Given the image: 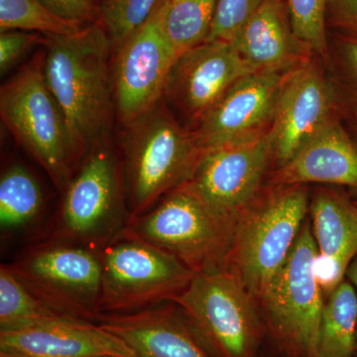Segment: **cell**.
<instances>
[{
    "label": "cell",
    "instance_id": "e575fe53",
    "mask_svg": "<svg viewBox=\"0 0 357 357\" xmlns=\"http://www.w3.org/2000/svg\"><path fill=\"white\" fill-rule=\"evenodd\" d=\"M0 357H32L21 352L0 349Z\"/></svg>",
    "mask_w": 357,
    "mask_h": 357
},
{
    "label": "cell",
    "instance_id": "ba28073f",
    "mask_svg": "<svg viewBox=\"0 0 357 357\" xmlns=\"http://www.w3.org/2000/svg\"><path fill=\"white\" fill-rule=\"evenodd\" d=\"M317 256L311 222L306 220L287 261L257 302L267 332L288 357H318L325 301Z\"/></svg>",
    "mask_w": 357,
    "mask_h": 357
},
{
    "label": "cell",
    "instance_id": "7402d4cb",
    "mask_svg": "<svg viewBox=\"0 0 357 357\" xmlns=\"http://www.w3.org/2000/svg\"><path fill=\"white\" fill-rule=\"evenodd\" d=\"M76 319L61 314L34 295L13 273L8 264L0 267V332L22 330ZM79 321V319H77Z\"/></svg>",
    "mask_w": 357,
    "mask_h": 357
},
{
    "label": "cell",
    "instance_id": "603a6c76",
    "mask_svg": "<svg viewBox=\"0 0 357 357\" xmlns=\"http://www.w3.org/2000/svg\"><path fill=\"white\" fill-rule=\"evenodd\" d=\"M43 194L29 170L13 165L0 178V225L2 231H15L31 225L41 213Z\"/></svg>",
    "mask_w": 357,
    "mask_h": 357
},
{
    "label": "cell",
    "instance_id": "5bb4252c",
    "mask_svg": "<svg viewBox=\"0 0 357 357\" xmlns=\"http://www.w3.org/2000/svg\"><path fill=\"white\" fill-rule=\"evenodd\" d=\"M289 72H255L238 79L192 131L199 147L204 151L270 129Z\"/></svg>",
    "mask_w": 357,
    "mask_h": 357
},
{
    "label": "cell",
    "instance_id": "ffe728a7",
    "mask_svg": "<svg viewBox=\"0 0 357 357\" xmlns=\"http://www.w3.org/2000/svg\"><path fill=\"white\" fill-rule=\"evenodd\" d=\"M231 43L253 72H289L314 55L294 33L283 0H265Z\"/></svg>",
    "mask_w": 357,
    "mask_h": 357
},
{
    "label": "cell",
    "instance_id": "30bf717a",
    "mask_svg": "<svg viewBox=\"0 0 357 357\" xmlns=\"http://www.w3.org/2000/svg\"><path fill=\"white\" fill-rule=\"evenodd\" d=\"M8 266L56 311L79 321L100 323L102 265L96 251L49 239L28 249Z\"/></svg>",
    "mask_w": 357,
    "mask_h": 357
},
{
    "label": "cell",
    "instance_id": "8d00e7d4",
    "mask_svg": "<svg viewBox=\"0 0 357 357\" xmlns=\"http://www.w3.org/2000/svg\"><path fill=\"white\" fill-rule=\"evenodd\" d=\"M354 203H356L357 204V199H356V201H354Z\"/></svg>",
    "mask_w": 357,
    "mask_h": 357
},
{
    "label": "cell",
    "instance_id": "4fadbf2b",
    "mask_svg": "<svg viewBox=\"0 0 357 357\" xmlns=\"http://www.w3.org/2000/svg\"><path fill=\"white\" fill-rule=\"evenodd\" d=\"M253 72L230 42L206 41L178 56L164 96L199 122L241 77Z\"/></svg>",
    "mask_w": 357,
    "mask_h": 357
},
{
    "label": "cell",
    "instance_id": "ac0fdd59",
    "mask_svg": "<svg viewBox=\"0 0 357 357\" xmlns=\"http://www.w3.org/2000/svg\"><path fill=\"white\" fill-rule=\"evenodd\" d=\"M98 324L139 357H211L175 303L129 314H105Z\"/></svg>",
    "mask_w": 357,
    "mask_h": 357
},
{
    "label": "cell",
    "instance_id": "484cf974",
    "mask_svg": "<svg viewBox=\"0 0 357 357\" xmlns=\"http://www.w3.org/2000/svg\"><path fill=\"white\" fill-rule=\"evenodd\" d=\"M162 0H105L100 7L102 25L112 46L119 50L149 20Z\"/></svg>",
    "mask_w": 357,
    "mask_h": 357
},
{
    "label": "cell",
    "instance_id": "7a4b0ae2",
    "mask_svg": "<svg viewBox=\"0 0 357 357\" xmlns=\"http://www.w3.org/2000/svg\"><path fill=\"white\" fill-rule=\"evenodd\" d=\"M306 185H272L236 223L227 269L256 303L287 261L309 213Z\"/></svg>",
    "mask_w": 357,
    "mask_h": 357
},
{
    "label": "cell",
    "instance_id": "2e32d148",
    "mask_svg": "<svg viewBox=\"0 0 357 357\" xmlns=\"http://www.w3.org/2000/svg\"><path fill=\"white\" fill-rule=\"evenodd\" d=\"M328 184L357 189V143L333 114L270 176L269 185Z\"/></svg>",
    "mask_w": 357,
    "mask_h": 357
},
{
    "label": "cell",
    "instance_id": "f546056e",
    "mask_svg": "<svg viewBox=\"0 0 357 357\" xmlns=\"http://www.w3.org/2000/svg\"><path fill=\"white\" fill-rule=\"evenodd\" d=\"M45 6L51 9L66 20L84 24L93 22L96 9L93 0H39Z\"/></svg>",
    "mask_w": 357,
    "mask_h": 357
},
{
    "label": "cell",
    "instance_id": "d590c367",
    "mask_svg": "<svg viewBox=\"0 0 357 357\" xmlns=\"http://www.w3.org/2000/svg\"><path fill=\"white\" fill-rule=\"evenodd\" d=\"M167 1L172 2V1H175V0H167Z\"/></svg>",
    "mask_w": 357,
    "mask_h": 357
},
{
    "label": "cell",
    "instance_id": "8fae6325",
    "mask_svg": "<svg viewBox=\"0 0 357 357\" xmlns=\"http://www.w3.org/2000/svg\"><path fill=\"white\" fill-rule=\"evenodd\" d=\"M274 163L270 129L245 139L204 150L185 185L220 215L238 222L263 191Z\"/></svg>",
    "mask_w": 357,
    "mask_h": 357
},
{
    "label": "cell",
    "instance_id": "1f68e13d",
    "mask_svg": "<svg viewBox=\"0 0 357 357\" xmlns=\"http://www.w3.org/2000/svg\"><path fill=\"white\" fill-rule=\"evenodd\" d=\"M335 25L357 37V0H328V10Z\"/></svg>",
    "mask_w": 357,
    "mask_h": 357
},
{
    "label": "cell",
    "instance_id": "6da1fadb",
    "mask_svg": "<svg viewBox=\"0 0 357 357\" xmlns=\"http://www.w3.org/2000/svg\"><path fill=\"white\" fill-rule=\"evenodd\" d=\"M43 73L64 116L77 162L105 140L112 114L114 83L109 58L112 43L102 24L70 35H47Z\"/></svg>",
    "mask_w": 357,
    "mask_h": 357
},
{
    "label": "cell",
    "instance_id": "8992f818",
    "mask_svg": "<svg viewBox=\"0 0 357 357\" xmlns=\"http://www.w3.org/2000/svg\"><path fill=\"white\" fill-rule=\"evenodd\" d=\"M105 142L89 150L65 190L52 241L96 251L128 229L123 167Z\"/></svg>",
    "mask_w": 357,
    "mask_h": 357
},
{
    "label": "cell",
    "instance_id": "83f0119b",
    "mask_svg": "<svg viewBox=\"0 0 357 357\" xmlns=\"http://www.w3.org/2000/svg\"><path fill=\"white\" fill-rule=\"evenodd\" d=\"M265 0H218L206 41L234 42Z\"/></svg>",
    "mask_w": 357,
    "mask_h": 357
},
{
    "label": "cell",
    "instance_id": "cb8c5ba5",
    "mask_svg": "<svg viewBox=\"0 0 357 357\" xmlns=\"http://www.w3.org/2000/svg\"><path fill=\"white\" fill-rule=\"evenodd\" d=\"M164 2V27L178 57L206 41L218 0Z\"/></svg>",
    "mask_w": 357,
    "mask_h": 357
},
{
    "label": "cell",
    "instance_id": "f1b7e54d",
    "mask_svg": "<svg viewBox=\"0 0 357 357\" xmlns=\"http://www.w3.org/2000/svg\"><path fill=\"white\" fill-rule=\"evenodd\" d=\"M37 35L20 30H9L0 35V73L11 69L26 52L36 43Z\"/></svg>",
    "mask_w": 357,
    "mask_h": 357
},
{
    "label": "cell",
    "instance_id": "44dd1931",
    "mask_svg": "<svg viewBox=\"0 0 357 357\" xmlns=\"http://www.w3.org/2000/svg\"><path fill=\"white\" fill-rule=\"evenodd\" d=\"M357 342V293L347 279L328 294L324 306L318 357H354Z\"/></svg>",
    "mask_w": 357,
    "mask_h": 357
},
{
    "label": "cell",
    "instance_id": "d6a6232c",
    "mask_svg": "<svg viewBox=\"0 0 357 357\" xmlns=\"http://www.w3.org/2000/svg\"><path fill=\"white\" fill-rule=\"evenodd\" d=\"M347 277L349 281L351 282L352 285L356 288L357 293V255L354 258V261L349 265V269H347ZM356 351H357V342H356Z\"/></svg>",
    "mask_w": 357,
    "mask_h": 357
},
{
    "label": "cell",
    "instance_id": "277c9868",
    "mask_svg": "<svg viewBox=\"0 0 357 357\" xmlns=\"http://www.w3.org/2000/svg\"><path fill=\"white\" fill-rule=\"evenodd\" d=\"M236 227L182 185L131 220L126 229L203 273L227 268Z\"/></svg>",
    "mask_w": 357,
    "mask_h": 357
},
{
    "label": "cell",
    "instance_id": "4316f807",
    "mask_svg": "<svg viewBox=\"0 0 357 357\" xmlns=\"http://www.w3.org/2000/svg\"><path fill=\"white\" fill-rule=\"evenodd\" d=\"M291 24L297 38L312 54L328 59L326 32L328 0H287Z\"/></svg>",
    "mask_w": 357,
    "mask_h": 357
},
{
    "label": "cell",
    "instance_id": "52a82bcc",
    "mask_svg": "<svg viewBox=\"0 0 357 357\" xmlns=\"http://www.w3.org/2000/svg\"><path fill=\"white\" fill-rule=\"evenodd\" d=\"M102 265V314H129L174 303L195 276L175 256L124 230L96 250Z\"/></svg>",
    "mask_w": 357,
    "mask_h": 357
},
{
    "label": "cell",
    "instance_id": "e0dca14e",
    "mask_svg": "<svg viewBox=\"0 0 357 357\" xmlns=\"http://www.w3.org/2000/svg\"><path fill=\"white\" fill-rule=\"evenodd\" d=\"M316 274L328 295L344 280L357 255V204L344 192L321 188L310 198Z\"/></svg>",
    "mask_w": 357,
    "mask_h": 357
},
{
    "label": "cell",
    "instance_id": "836d02e7",
    "mask_svg": "<svg viewBox=\"0 0 357 357\" xmlns=\"http://www.w3.org/2000/svg\"><path fill=\"white\" fill-rule=\"evenodd\" d=\"M349 114L352 121V126H354L357 133V98H351V107H349Z\"/></svg>",
    "mask_w": 357,
    "mask_h": 357
},
{
    "label": "cell",
    "instance_id": "4dcf8cb0",
    "mask_svg": "<svg viewBox=\"0 0 357 357\" xmlns=\"http://www.w3.org/2000/svg\"><path fill=\"white\" fill-rule=\"evenodd\" d=\"M338 61L352 98H357V37L345 35L338 44Z\"/></svg>",
    "mask_w": 357,
    "mask_h": 357
},
{
    "label": "cell",
    "instance_id": "3957f363",
    "mask_svg": "<svg viewBox=\"0 0 357 357\" xmlns=\"http://www.w3.org/2000/svg\"><path fill=\"white\" fill-rule=\"evenodd\" d=\"M126 126L122 167L131 220L189 182L204 150L194 133L157 107Z\"/></svg>",
    "mask_w": 357,
    "mask_h": 357
},
{
    "label": "cell",
    "instance_id": "d6986e66",
    "mask_svg": "<svg viewBox=\"0 0 357 357\" xmlns=\"http://www.w3.org/2000/svg\"><path fill=\"white\" fill-rule=\"evenodd\" d=\"M0 349L32 357H139L100 324L77 319L0 332Z\"/></svg>",
    "mask_w": 357,
    "mask_h": 357
},
{
    "label": "cell",
    "instance_id": "9a60e30c",
    "mask_svg": "<svg viewBox=\"0 0 357 357\" xmlns=\"http://www.w3.org/2000/svg\"><path fill=\"white\" fill-rule=\"evenodd\" d=\"M335 110V89L314 61L309 59L290 70L270 128L276 166L290 160Z\"/></svg>",
    "mask_w": 357,
    "mask_h": 357
},
{
    "label": "cell",
    "instance_id": "7c38bea8",
    "mask_svg": "<svg viewBox=\"0 0 357 357\" xmlns=\"http://www.w3.org/2000/svg\"><path fill=\"white\" fill-rule=\"evenodd\" d=\"M162 0L149 20L119 49L114 89L117 114L126 126L156 107L178 56L164 27Z\"/></svg>",
    "mask_w": 357,
    "mask_h": 357
},
{
    "label": "cell",
    "instance_id": "74e56055",
    "mask_svg": "<svg viewBox=\"0 0 357 357\" xmlns=\"http://www.w3.org/2000/svg\"></svg>",
    "mask_w": 357,
    "mask_h": 357
},
{
    "label": "cell",
    "instance_id": "9c48e42d",
    "mask_svg": "<svg viewBox=\"0 0 357 357\" xmlns=\"http://www.w3.org/2000/svg\"><path fill=\"white\" fill-rule=\"evenodd\" d=\"M0 114L18 143L65 192L77 163L62 112L47 86L43 63H31L0 91Z\"/></svg>",
    "mask_w": 357,
    "mask_h": 357
},
{
    "label": "cell",
    "instance_id": "5b68a950",
    "mask_svg": "<svg viewBox=\"0 0 357 357\" xmlns=\"http://www.w3.org/2000/svg\"><path fill=\"white\" fill-rule=\"evenodd\" d=\"M174 303L211 357H259L264 319L255 298L227 268L195 274Z\"/></svg>",
    "mask_w": 357,
    "mask_h": 357
},
{
    "label": "cell",
    "instance_id": "d4e9b609",
    "mask_svg": "<svg viewBox=\"0 0 357 357\" xmlns=\"http://www.w3.org/2000/svg\"><path fill=\"white\" fill-rule=\"evenodd\" d=\"M83 24L53 13L39 0H0V29L39 31L46 35H70Z\"/></svg>",
    "mask_w": 357,
    "mask_h": 357
}]
</instances>
